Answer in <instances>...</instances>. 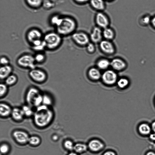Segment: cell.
I'll use <instances>...</instances> for the list:
<instances>
[{
  "label": "cell",
  "mask_w": 155,
  "mask_h": 155,
  "mask_svg": "<svg viewBox=\"0 0 155 155\" xmlns=\"http://www.w3.org/2000/svg\"><path fill=\"white\" fill-rule=\"evenodd\" d=\"M150 25L155 29V15L152 17Z\"/></svg>",
  "instance_id": "cell-42"
},
{
  "label": "cell",
  "mask_w": 155,
  "mask_h": 155,
  "mask_svg": "<svg viewBox=\"0 0 155 155\" xmlns=\"http://www.w3.org/2000/svg\"><path fill=\"white\" fill-rule=\"evenodd\" d=\"M151 18L149 15H144L140 18L139 23L143 26H146L150 24Z\"/></svg>",
  "instance_id": "cell-27"
},
{
  "label": "cell",
  "mask_w": 155,
  "mask_h": 155,
  "mask_svg": "<svg viewBox=\"0 0 155 155\" xmlns=\"http://www.w3.org/2000/svg\"><path fill=\"white\" fill-rule=\"evenodd\" d=\"M9 61L7 57L3 56L0 58V64L2 66H5L9 64Z\"/></svg>",
  "instance_id": "cell-39"
},
{
  "label": "cell",
  "mask_w": 155,
  "mask_h": 155,
  "mask_svg": "<svg viewBox=\"0 0 155 155\" xmlns=\"http://www.w3.org/2000/svg\"><path fill=\"white\" fill-rule=\"evenodd\" d=\"M87 75L88 78L93 81L101 80L102 73L101 70L96 67L90 68L87 71Z\"/></svg>",
  "instance_id": "cell-18"
},
{
  "label": "cell",
  "mask_w": 155,
  "mask_h": 155,
  "mask_svg": "<svg viewBox=\"0 0 155 155\" xmlns=\"http://www.w3.org/2000/svg\"><path fill=\"white\" fill-rule=\"evenodd\" d=\"M61 16L58 15H53L50 18V22L51 25L56 27L60 23L62 18Z\"/></svg>",
  "instance_id": "cell-29"
},
{
  "label": "cell",
  "mask_w": 155,
  "mask_h": 155,
  "mask_svg": "<svg viewBox=\"0 0 155 155\" xmlns=\"http://www.w3.org/2000/svg\"><path fill=\"white\" fill-rule=\"evenodd\" d=\"M27 4L30 7L37 8L40 7L42 4V0H26Z\"/></svg>",
  "instance_id": "cell-28"
},
{
  "label": "cell",
  "mask_w": 155,
  "mask_h": 155,
  "mask_svg": "<svg viewBox=\"0 0 155 155\" xmlns=\"http://www.w3.org/2000/svg\"><path fill=\"white\" fill-rule=\"evenodd\" d=\"M153 102H154V105L155 107V96Z\"/></svg>",
  "instance_id": "cell-48"
},
{
  "label": "cell",
  "mask_w": 155,
  "mask_h": 155,
  "mask_svg": "<svg viewBox=\"0 0 155 155\" xmlns=\"http://www.w3.org/2000/svg\"><path fill=\"white\" fill-rule=\"evenodd\" d=\"M127 67L126 62L120 58H114L110 60V67L117 72L124 71Z\"/></svg>",
  "instance_id": "cell-11"
},
{
  "label": "cell",
  "mask_w": 155,
  "mask_h": 155,
  "mask_svg": "<svg viewBox=\"0 0 155 155\" xmlns=\"http://www.w3.org/2000/svg\"><path fill=\"white\" fill-rule=\"evenodd\" d=\"M52 100L51 97L47 94L43 95L42 104L48 106L51 105Z\"/></svg>",
  "instance_id": "cell-32"
},
{
  "label": "cell",
  "mask_w": 155,
  "mask_h": 155,
  "mask_svg": "<svg viewBox=\"0 0 155 155\" xmlns=\"http://www.w3.org/2000/svg\"><path fill=\"white\" fill-rule=\"evenodd\" d=\"M8 86L5 83H1L0 84V96L1 98L4 97L8 92Z\"/></svg>",
  "instance_id": "cell-35"
},
{
  "label": "cell",
  "mask_w": 155,
  "mask_h": 155,
  "mask_svg": "<svg viewBox=\"0 0 155 155\" xmlns=\"http://www.w3.org/2000/svg\"><path fill=\"white\" fill-rule=\"evenodd\" d=\"M137 131L139 134L144 137H148L152 133L150 124L146 122H141L138 125Z\"/></svg>",
  "instance_id": "cell-17"
},
{
  "label": "cell",
  "mask_w": 155,
  "mask_h": 155,
  "mask_svg": "<svg viewBox=\"0 0 155 155\" xmlns=\"http://www.w3.org/2000/svg\"><path fill=\"white\" fill-rule=\"evenodd\" d=\"M103 37L104 39L112 41L115 37L114 30L110 26L102 29Z\"/></svg>",
  "instance_id": "cell-20"
},
{
  "label": "cell",
  "mask_w": 155,
  "mask_h": 155,
  "mask_svg": "<svg viewBox=\"0 0 155 155\" xmlns=\"http://www.w3.org/2000/svg\"><path fill=\"white\" fill-rule=\"evenodd\" d=\"M12 109L7 104L1 103L0 104V114L1 117H6L11 115Z\"/></svg>",
  "instance_id": "cell-22"
},
{
  "label": "cell",
  "mask_w": 155,
  "mask_h": 155,
  "mask_svg": "<svg viewBox=\"0 0 155 155\" xmlns=\"http://www.w3.org/2000/svg\"><path fill=\"white\" fill-rule=\"evenodd\" d=\"M58 136L56 135H54L52 137V139L54 141L57 140L58 139Z\"/></svg>",
  "instance_id": "cell-46"
},
{
  "label": "cell",
  "mask_w": 155,
  "mask_h": 155,
  "mask_svg": "<svg viewBox=\"0 0 155 155\" xmlns=\"http://www.w3.org/2000/svg\"><path fill=\"white\" fill-rule=\"evenodd\" d=\"M0 150L1 154L2 155L7 154L10 150L9 145L6 143L2 144L0 146Z\"/></svg>",
  "instance_id": "cell-37"
},
{
  "label": "cell",
  "mask_w": 155,
  "mask_h": 155,
  "mask_svg": "<svg viewBox=\"0 0 155 155\" xmlns=\"http://www.w3.org/2000/svg\"><path fill=\"white\" fill-rule=\"evenodd\" d=\"M98 44L100 50L105 54L111 55L116 52V48L111 41L103 39Z\"/></svg>",
  "instance_id": "cell-9"
},
{
  "label": "cell",
  "mask_w": 155,
  "mask_h": 155,
  "mask_svg": "<svg viewBox=\"0 0 155 155\" xmlns=\"http://www.w3.org/2000/svg\"><path fill=\"white\" fill-rule=\"evenodd\" d=\"M71 36L73 41L81 47H85L91 41L89 35L83 31H76Z\"/></svg>",
  "instance_id": "cell-6"
},
{
  "label": "cell",
  "mask_w": 155,
  "mask_h": 155,
  "mask_svg": "<svg viewBox=\"0 0 155 155\" xmlns=\"http://www.w3.org/2000/svg\"><path fill=\"white\" fill-rule=\"evenodd\" d=\"M43 95L36 87H32L28 90L26 95V101L28 105L36 107L42 104Z\"/></svg>",
  "instance_id": "cell-3"
},
{
  "label": "cell",
  "mask_w": 155,
  "mask_h": 155,
  "mask_svg": "<svg viewBox=\"0 0 155 155\" xmlns=\"http://www.w3.org/2000/svg\"><path fill=\"white\" fill-rule=\"evenodd\" d=\"M25 116L29 117L34 114L33 111L30 106L24 105L21 108Z\"/></svg>",
  "instance_id": "cell-31"
},
{
  "label": "cell",
  "mask_w": 155,
  "mask_h": 155,
  "mask_svg": "<svg viewBox=\"0 0 155 155\" xmlns=\"http://www.w3.org/2000/svg\"><path fill=\"white\" fill-rule=\"evenodd\" d=\"M28 74L31 79L38 83L45 82L47 78V74L45 71L35 68L31 70Z\"/></svg>",
  "instance_id": "cell-10"
},
{
  "label": "cell",
  "mask_w": 155,
  "mask_h": 155,
  "mask_svg": "<svg viewBox=\"0 0 155 155\" xmlns=\"http://www.w3.org/2000/svg\"><path fill=\"white\" fill-rule=\"evenodd\" d=\"M12 136L17 142L21 144L28 143L30 137L26 132L20 130L14 131L13 133Z\"/></svg>",
  "instance_id": "cell-13"
},
{
  "label": "cell",
  "mask_w": 155,
  "mask_h": 155,
  "mask_svg": "<svg viewBox=\"0 0 155 155\" xmlns=\"http://www.w3.org/2000/svg\"><path fill=\"white\" fill-rule=\"evenodd\" d=\"M40 138L38 136H32L29 137L28 143L33 146L38 145L41 143Z\"/></svg>",
  "instance_id": "cell-30"
},
{
  "label": "cell",
  "mask_w": 155,
  "mask_h": 155,
  "mask_svg": "<svg viewBox=\"0 0 155 155\" xmlns=\"http://www.w3.org/2000/svg\"><path fill=\"white\" fill-rule=\"evenodd\" d=\"M87 52L89 54L94 53L95 51V44L91 42L89 43L85 46Z\"/></svg>",
  "instance_id": "cell-36"
},
{
  "label": "cell",
  "mask_w": 155,
  "mask_h": 155,
  "mask_svg": "<svg viewBox=\"0 0 155 155\" xmlns=\"http://www.w3.org/2000/svg\"><path fill=\"white\" fill-rule=\"evenodd\" d=\"M110 60L105 58H101L98 59L96 62V65L101 71H105L110 67Z\"/></svg>",
  "instance_id": "cell-19"
},
{
  "label": "cell",
  "mask_w": 155,
  "mask_h": 155,
  "mask_svg": "<svg viewBox=\"0 0 155 155\" xmlns=\"http://www.w3.org/2000/svg\"><path fill=\"white\" fill-rule=\"evenodd\" d=\"M144 155H155V151L152 150H149L145 153Z\"/></svg>",
  "instance_id": "cell-43"
},
{
  "label": "cell",
  "mask_w": 155,
  "mask_h": 155,
  "mask_svg": "<svg viewBox=\"0 0 155 155\" xmlns=\"http://www.w3.org/2000/svg\"><path fill=\"white\" fill-rule=\"evenodd\" d=\"M76 4L78 5H84L88 3L89 0H73Z\"/></svg>",
  "instance_id": "cell-40"
},
{
  "label": "cell",
  "mask_w": 155,
  "mask_h": 155,
  "mask_svg": "<svg viewBox=\"0 0 155 155\" xmlns=\"http://www.w3.org/2000/svg\"><path fill=\"white\" fill-rule=\"evenodd\" d=\"M67 155H80L79 154H78V153H76L75 152L73 151H71L69 153H68Z\"/></svg>",
  "instance_id": "cell-45"
},
{
  "label": "cell",
  "mask_w": 155,
  "mask_h": 155,
  "mask_svg": "<svg viewBox=\"0 0 155 155\" xmlns=\"http://www.w3.org/2000/svg\"><path fill=\"white\" fill-rule=\"evenodd\" d=\"M87 149V145L84 143H78L74 144L73 151L80 155L85 153Z\"/></svg>",
  "instance_id": "cell-25"
},
{
  "label": "cell",
  "mask_w": 155,
  "mask_h": 155,
  "mask_svg": "<svg viewBox=\"0 0 155 155\" xmlns=\"http://www.w3.org/2000/svg\"><path fill=\"white\" fill-rule=\"evenodd\" d=\"M130 84L129 79L125 77L118 78L116 85L120 89L123 90L127 88Z\"/></svg>",
  "instance_id": "cell-23"
},
{
  "label": "cell",
  "mask_w": 155,
  "mask_h": 155,
  "mask_svg": "<svg viewBox=\"0 0 155 155\" xmlns=\"http://www.w3.org/2000/svg\"><path fill=\"white\" fill-rule=\"evenodd\" d=\"M107 2L105 0H89L91 7L96 12H104L106 8Z\"/></svg>",
  "instance_id": "cell-16"
},
{
  "label": "cell",
  "mask_w": 155,
  "mask_h": 155,
  "mask_svg": "<svg viewBox=\"0 0 155 155\" xmlns=\"http://www.w3.org/2000/svg\"><path fill=\"white\" fill-rule=\"evenodd\" d=\"M12 118L15 120H21L25 116L21 109L15 107L12 109L11 114Z\"/></svg>",
  "instance_id": "cell-24"
},
{
  "label": "cell",
  "mask_w": 155,
  "mask_h": 155,
  "mask_svg": "<svg viewBox=\"0 0 155 155\" xmlns=\"http://www.w3.org/2000/svg\"><path fill=\"white\" fill-rule=\"evenodd\" d=\"M42 35L41 32L36 28L29 30L26 35L27 39L31 45L35 41L41 39Z\"/></svg>",
  "instance_id": "cell-15"
},
{
  "label": "cell",
  "mask_w": 155,
  "mask_h": 155,
  "mask_svg": "<svg viewBox=\"0 0 155 155\" xmlns=\"http://www.w3.org/2000/svg\"><path fill=\"white\" fill-rule=\"evenodd\" d=\"M63 145L64 148L67 150L71 152L73 150L74 144L71 140H65L64 143Z\"/></svg>",
  "instance_id": "cell-34"
},
{
  "label": "cell",
  "mask_w": 155,
  "mask_h": 155,
  "mask_svg": "<svg viewBox=\"0 0 155 155\" xmlns=\"http://www.w3.org/2000/svg\"><path fill=\"white\" fill-rule=\"evenodd\" d=\"M102 155H117L116 153L114 151L108 150L105 151Z\"/></svg>",
  "instance_id": "cell-41"
},
{
  "label": "cell",
  "mask_w": 155,
  "mask_h": 155,
  "mask_svg": "<svg viewBox=\"0 0 155 155\" xmlns=\"http://www.w3.org/2000/svg\"><path fill=\"white\" fill-rule=\"evenodd\" d=\"M35 62L41 63L45 60L46 57L44 54L41 53H38L34 56Z\"/></svg>",
  "instance_id": "cell-33"
},
{
  "label": "cell",
  "mask_w": 155,
  "mask_h": 155,
  "mask_svg": "<svg viewBox=\"0 0 155 155\" xmlns=\"http://www.w3.org/2000/svg\"><path fill=\"white\" fill-rule=\"evenodd\" d=\"M87 145L88 149L94 153L99 152L104 147V144L102 141L96 139L91 140Z\"/></svg>",
  "instance_id": "cell-14"
},
{
  "label": "cell",
  "mask_w": 155,
  "mask_h": 155,
  "mask_svg": "<svg viewBox=\"0 0 155 155\" xmlns=\"http://www.w3.org/2000/svg\"><path fill=\"white\" fill-rule=\"evenodd\" d=\"M118 78L117 72L109 68L102 73L101 80L104 85L111 87L116 85Z\"/></svg>",
  "instance_id": "cell-5"
},
{
  "label": "cell",
  "mask_w": 155,
  "mask_h": 155,
  "mask_svg": "<svg viewBox=\"0 0 155 155\" xmlns=\"http://www.w3.org/2000/svg\"><path fill=\"white\" fill-rule=\"evenodd\" d=\"M150 124L152 132L155 133V120L153 121Z\"/></svg>",
  "instance_id": "cell-44"
},
{
  "label": "cell",
  "mask_w": 155,
  "mask_h": 155,
  "mask_svg": "<svg viewBox=\"0 0 155 155\" xmlns=\"http://www.w3.org/2000/svg\"><path fill=\"white\" fill-rule=\"evenodd\" d=\"M95 25L103 29L110 26V19L104 12H97L94 17Z\"/></svg>",
  "instance_id": "cell-8"
},
{
  "label": "cell",
  "mask_w": 155,
  "mask_h": 155,
  "mask_svg": "<svg viewBox=\"0 0 155 155\" xmlns=\"http://www.w3.org/2000/svg\"><path fill=\"white\" fill-rule=\"evenodd\" d=\"M54 113L48 106L43 104L36 107L34 114V120L35 124L40 127H44L48 125L51 122Z\"/></svg>",
  "instance_id": "cell-1"
},
{
  "label": "cell",
  "mask_w": 155,
  "mask_h": 155,
  "mask_svg": "<svg viewBox=\"0 0 155 155\" xmlns=\"http://www.w3.org/2000/svg\"><path fill=\"white\" fill-rule=\"evenodd\" d=\"M18 81V78L15 74H11L5 79V83L8 86L15 84Z\"/></svg>",
  "instance_id": "cell-26"
},
{
  "label": "cell",
  "mask_w": 155,
  "mask_h": 155,
  "mask_svg": "<svg viewBox=\"0 0 155 155\" xmlns=\"http://www.w3.org/2000/svg\"><path fill=\"white\" fill-rule=\"evenodd\" d=\"M61 36L56 32H51L46 34L43 39L45 44L46 48L51 50L58 48L62 42Z\"/></svg>",
  "instance_id": "cell-4"
},
{
  "label": "cell",
  "mask_w": 155,
  "mask_h": 155,
  "mask_svg": "<svg viewBox=\"0 0 155 155\" xmlns=\"http://www.w3.org/2000/svg\"><path fill=\"white\" fill-rule=\"evenodd\" d=\"M77 22L74 18L69 16L62 17L61 20L56 28V32L61 36L71 35L76 31Z\"/></svg>",
  "instance_id": "cell-2"
},
{
  "label": "cell",
  "mask_w": 155,
  "mask_h": 155,
  "mask_svg": "<svg viewBox=\"0 0 155 155\" xmlns=\"http://www.w3.org/2000/svg\"><path fill=\"white\" fill-rule=\"evenodd\" d=\"M107 2H113L115 0H105Z\"/></svg>",
  "instance_id": "cell-47"
},
{
  "label": "cell",
  "mask_w": 155,
  "mask_h": 155,
  "mask_svg": "<svg viewBox=\"0 0 155 155\" xmlns=\"http://www.w3.org/2000/svg\"><path fill=\"white\" fill-rule=\"evenodd\" d=\"M32 49L36 51H41L46 48L45 43L43 39L42 42L40 44L35 46H31Z\"/></svg>",
  "instance_id": "cell-38"
},
{
  "label": "cell",
  "mask_w": 155,
  "mask_h": 155,
  "mask_svg": "<svg viewBox=\"0 0 155 155\" xmlns=\"http://www.w3.org/2000/svg\"><path fill=\"white\" fill-rule=\"evenodd\" d=\"M17 63L18 66L23 68L31 70L35 68L34 56L30 54H26L20 56L17 59Z\"/></svg>",
  "instance_id": "cell-7"
},
{
  "label": "cell",
  "mask_w": 155,
  "mask_h": 155,
  "mask_svg": "<svg viewBox=\"0 0 155 155\" xmlns=\"http://www.w3.org/2000/svg\"><path fill=\"white\" fill-rule=\"evenodd\" d=\"M89 36L91 42L99 44L103 38L102 29L95 25L92 28Z\"/></svg>",
  "instance_id": "cell-12"
},
{
  "label": "cell",
  "mask_w": 155,
  "mask_h": 155,
  "mask_svg": "<svg viewBox=\"0 0 155 155\" xmlns=\"http://www.w3.org/2000/svg\"><path fill=\"white\" fill-rule=\"evenodd\" d=\"M13 68L8 64L2 66L0 68V78L1 80H5L7 77L12 74Z\"/></svg>",
  "instance_id": "cell-21"
}]
</instances>
